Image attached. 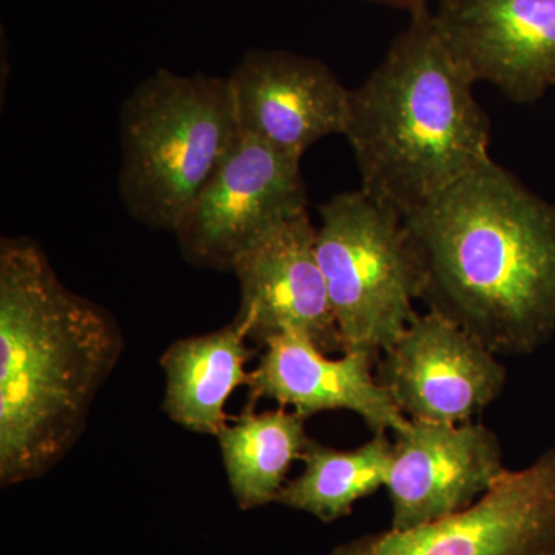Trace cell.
<instances>
[{
  "label": "cell",
  "mask_w": 555,
  "mask_h": 555,
  "mask_svg": "<svg viewBox=\"0 0 555 555\" xmlns=\"http://www.w3.org/2000/svg\"><path fill=\"white\" fill-rule=\"evenodd\" d=\"M230 272L240 286L233 320L248 341L264 346L284 334L305 335L326 353H343L308 211L276 225L247 247Z\"/></svg>",
  "instance_id": "cell-9"
},
{
  "label": "cell",
  "mask_w": 555,
  "mask_h": 555,
  "mask_svg": "<svg viewBox=\"0 0 555 555\" xmlns=\"http://www.w3.org/2000/svg\"><path fill=\"white\" fill-rule=\"evenodd\" d=\"M306 422L305 416L286 408L259 414L246 408L218 434L230 492L240 509L276 503L288 470L308 447Z\"/></svg>",
  "instance_id": "cell-15"
},
{
  "label": "cell",
  "mask_w": 555,
  "mask_h": 555,
  "mask_svg": "<svg viewBox=\"0 0 555 555\" xmlns=\"http://www.w3.org/2000/svg\"><path fill=\"white\" fill-rule=\"evenodd\" d=\"M119 198L139 224L175 235L240 141L228 78L160 68L119 113Z\"/></svg>",
  "instance_id": "cell-4"
},
{
  "label": "cell",
  "mask_w": 555,
  "mask_h": 555,
  "mask_svg": "<svg viewBox=\"0 0 555 555\" xmlns=\"http://www.w3.org/2000/svg\"><path fill=\"white\" fill-rule=\"evenodd\" d=\"M393 443L387 434L352 451H338L310 438L301 462L305 469L281 489L276 503L334 524L352 514L360 500L385 488L392 465Z\"/></svg>",
  "instance_id": "cell-16"
},
{
  "label": "cell",
  "mask_w": 555,
  "mask_h": 555,
  "mask_svg": "<svg viewBox=\"0 0 555 555\" xmlns=\"http://www.w3.org/2000/svg\"><path fill=\"white\" fill-rule=\"evenodd\" d=\"M480 339L433 310L385 350L377 378L412 422H473L502 396L506 367Z\"/></svg>",
  "instance_id": "cell-8"
},
{
  "label": "cell",
  "mask_w": 555,
  "mask_h": 555,
  "mask_svg": "<svg viewBox=\"0 0 555 555\" xmlns=\"http://www.w3.org/2000/svg\"><path fill=\"white\" fill-rule=\"evenodd\" d=\"M116 318L69 291L28 236L0 241V485L68 455L122 356Z\"/></svg>",
  "instance_id": "cell-2"
},
{
  "label": "cell",
  "mask_w": 555,
  "mask_h": 555,
  "mask_svg": "<svg viewBox=\"0 0 555 555\" xmlns=\"http://www.w3.org/2000/svg\"><path fill=\"white\" fill-rule=\"evenodd\" d=\"M366 2L378 3V5L393 7L398 10H406L409 13H416L429 9V0H366Z\"/></svg>",
  "instance_id": "cell-17"
},
{
  "label": "cell",
  "mask_w": 555,
  "mask_h": 555,
  "mask_svg": "<svg viewBox=\"0 0 555 555\" xmlns=\"http://www.w3.org/2000/svg\"><path fill=\"white\" fill-rule=\"evenodd\" d=\"M251 356L246 331L235 320L218 331L171 343L159 360L166 377L163 411L190 433L217 438L230 422L229 398L247 385Z\"/></svg>",
  "instance_id": "cell-14"
},
{
  "label": "cell",
  "mask_w": 555,
  "mask_h": 555,
  "mask_svg": "<svg viewBox=\"0 0 555 555\" xmlns=\"http://www.w3.org/2000/svg\"><path fill=\"white\" fill-rule=\"evenodd\" d=\"M317 258L326 281L343 352L377 358L418 312L423 272L406 222L361 189L318 207Z\"/></svg>",
  "instance_id": "cell-5"
},
{
  "label": "cell",
  "mask_w": 555,
  "mask_h": 555,
  "mask_svg": "<svg viewBox=\"0 0 555 555\" xmlns=\"http://www.w3.org/2000/svg\"><path fill=\"white\" fill-rule=\"evenodd\" d=\"M302 211H308V190L301 158L243 134L175 236L190 264L230 272L247 247Z\"/></svg>",
  "instance_id": "cell-6"
},
{
  "label": "cell",
  "mask_w": 555,
  "mask_h": 555,
  "mask_svg": "<svg viewBox=\"0 0 555 555\" xmlns=\"http://www.w3.org/2000/svg\"><path fill=\"white\" fill-rule=\"evenodd\" d=\"M257 367L248 372L247 406L276 401L305 416L328 411L353 412L374 434H401L411 426L374 374L379 358L363 350L339 358L318 349L312 339L284 334L269 339Z\"/></svg>",
  "instance_id": "cell-13"
},
{
  "label": "cell",
  "mask_w": 555,
  "mask_h": 555,
  "mask_svg": "<svg viewBox=\"0 0 555 555\" xmlns=\"http://www.w3.org/2000/svg\"><path fill=\"white\" fill-rule=\"evenodd\" d=\"M506 470L502 443L489 427L411 420L397 434L385 486L390 529L406 531L473 506Z\"/></svg>",
  "instance_id": "cell-10"
},
{
  "label": "cell",
  "mask_w": 555,
  "mask_h": 555,
  "mask_svg": "<svg viewBox=\"0 0 555 555\" xmlns=\"http://www.w3.org/2000/svg\"><path fill=\"white\" fill-rule=\"evenodd\" d=\"M434 16L477 82L516 104L555 87V0H438Z\"/></svg>",
  "instance_id": "cell-12"
},
{
  "label": "cell",
  "mask_w": 555,
  "mask_h": 555,
  "mask_svg": "<svg viewBox=\"0 0 555 555\" xmlns=\"http://www.w3.org/2000/svg\"><path fill=\"white\" fill-rule=\"evenodd\" d=\"M332 555H555V448L505 476L473 506L406 531L343 543Z\"/></svg>",
  "instance_id": "cell-7"
},
{
  "label": "cell",
  "mask_w": 555,
  "mask_h": 555,
  "mask_svg": "<svg viewBox=\"0 0 555 555\" xmlns=\"http://www.w3.org/2000/svg\"><path fill=\"white\" fill-rule=\"evenodd\" d=\"M404 222L427 310L496 356H529L554 337V203L491 158Z\"/></svg>",
  "instance_id": "cell-1"
},
{
  "label": "cell",
  "mask_w": 555,
  "mask_h": 555,
  "mask_svg": "<svg viewBox=\"0 0 555 555\" xmlns=\"http://www.w3.org/2000/svg\"><path fill=\"white\" fill-rule=\"evenodd\" d=\"M228 80L244 137L301 159L321 139L345 137L350 90L315 57L250 50Z\"/></svg>",
  "instance_id": "cell-11"
},
{
  "label": "cell",
  "mask_w": 555,
  "mask_h": 555,
  "mask_svg": "<svg viewBox=\"0 0 555 555\" xmlns=\"http://www.w3.org/2000/svg\"><path fill=\"white\" fill-rule=\"evenodd\" d=\"M476 83L434 11L412 13L377 68L350 90L345 137L360 189L406 218L491 159Z\"/></svg>",
  "instance_id": "cell-3"
}]
</instances>
